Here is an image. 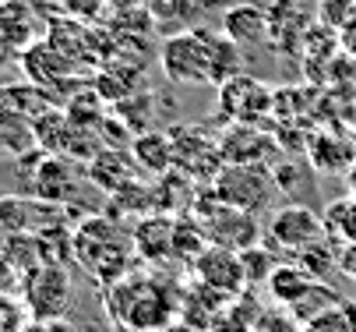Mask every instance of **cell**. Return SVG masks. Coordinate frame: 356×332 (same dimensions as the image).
I'll use <instances>...</instances> for the list:
<instances>
[{"label":"cell","mask_w":356,"mask_h":332,"mask_svg":"<svg viewBox=\"0 0 356 332\" xmlns=\"http://www.w3.org/2000/svg\"><path fill=\"white\" fill-rule=\"evenodd\" d=\"M163 71L177 85H222L240 74V46L209 29L177 32L163 42Z\"/></svg>","instance_id":"cell-1"},{"label":"cell","mask_w":356,"mask_h":332,"mask_svg":"<svg viewBox=\"0 0 356 332\" xmlns=\"http://www.w3.org/2000/svg\"><path fill=\"white\" fill-rule=\"evenodd\" d=\"M106 311L127 332H159L180 315V294L148 272H127L106 283Z\"/></svg>","instance_id":"cell-2"},{"label":"cell","mask_w":356,"mask_h":332,"mask_svg":"<svg viewBox=\"0 0 356 332\" xmlns=\"http://www.w3.org/2000/svg\"><path fill=\"white\" fill-rule=\"evenodd\" d=\"M71 251L99 283H113L127 276L131 258L138 255L134 237L124 233V226H117L110 216H88L71 237Z\"/></svg>","instance_id":"cell-3"},{"label":"cell","mask_w":356,"mask_h":332,"mask_svg":"<svg viewBox=\"0 0 356 332\" xmlns=\"http://www.w3.org/2000/svg\"><path fill=\"white\" fill-rule=\"evenodd\" d=\"M212 195L233 209L258 212L272 205L279 187H275L272 166L265 163H222V170L212 177Z\"/></svg>","instance_id":"cell-4"},{"label":"cell","mask_w":356,"mask_h":332,"mask_svg":"<svg viewBox=\"0 0 356 332\" xmlns=\"http://www.w3.org/2000/svg\"><path fill=\"white\" fill-rule=\"evenodd\" d=\"M194 219L201 223V230H205L209 244H219V248H229V251L254 248V244H258V233H261L254 212L233 209V205L219 202L216 195L209 202H197Z\"/></svg>","instance_id":"cell-5"},{"label":"cell","mask_w":356,"mask_h":332,"mask_svg":"<svg viewBox=\"0 0 356 332\" xmlns=\"http://www.w3.org/2000/svg\"><path fill=\"white\" fill-rule=\"evenodd\" d=\"M25 311L29 318H39V322H49V318H64L67 308H71V276L64 265L57 262H46L39 269H32L25 276Z\"/></svg>","instance_id":"cell-6"},{"label":"cell","mask_w":356,"mask_h":332,"mask_svg":"<svg viewBox=\"0 0 356 332\" xmlns=\"http://www.w3.org/2000/svg\"><path fill=\"white\" fill-rule=\"evenodd\" d=\"M219 113L229 124H261L275 113V92L261 85L258 78L233 74L219 85Z\"/></svg>","instance_id":"cell-7"},{"label":"cell","mask_w":356,"mask_h":332,"mask_svg":"<svg viewBox=\"0 0 356 332\" xmlns=\"http://www.w3.org/2000/svg\"><path fill=\"white\" fill-rule=\"evenodd\" d=\"M325 223H321V212L303 205V202H293L286 209H279L268 223V244L282 255H300L303 248H311L318 241H325Z\"/></svg>","instance_id":"cell-8"},{"label":"cell","mask_w":356,"mask_h":332,"mask_svg":"<svg viewBox=\"0 0 356 332\" xmlns=\"http://www.w3.org/2000/svg\"><path fill=\"white\" fill-rule=\"evenodd\" d=\"M173 166L187 180H212L222 170V152L219 138H212L201 127H173Z\"/></svg>","instance_id":"cell-9"},{"label":"cell","mask_w":356,"mask_h":332,"mask_svg":"<svg viewBox=\"0 0 356 332\" xmlns=\"http://www.w3.org/2000/svg\"><path fill=\"white\" fill-rule=\"evenodd\" d=\"M191 272L201 287H209L212 294H219L222 301L236 297L247 290V276H243V262H240V251H229V248H219V244H209L194 262H191Z\"/></svg>","instance_id":"cell-10"},{"label":"cell","mask_w":356,"mask_h":332,"mask_svg":"<svg viewBox=\"0 0 356 332\" xmlns=\"http://www.w3.org/2000/svg\"><path fill=\"white\" fill-rule=\"evenodd\" d=\"M279 149V141L265 134L258 124H229L219 134L222 163H268Z\"/></svg>","instance_id":"cell-11"},{"label":"cell","mask_w":356,"mask_h":332,"mask_svg":"<svg viewBox=\"0 0 356 332\" xmlns=\"http://www.w3.org/2000/svg\"><path fill=\"white\" fill-rule=\"evenodd\" d=\"M134 251L145 258V262H170L177 258V219H166V216H145L138 226H134Z\"/></svg>","instance_id":"cell-12"},{"label":"cell","mask_w":356,"mask_h":332,"mask_svg":"<svg viewBox=\"0 0 356 332\" xmlns=\"http://www.w3.org/2000/svg\"><path fill=\"white\" fill-rule=\"evenodd\" d=\"M356 145L349 141V134H335V131H314L311 134V145H307V159L318 173L328 177H342L346 166L353 163Z\"/></svg>","instance_id":"cell-13"},{"label":"cell","mask_w":356,"mask_h":332,"mask_svg":"<svg viewBox=\"0 0 356 332\" xmlns=\"http://www.w3.org/2000/svg\"><path fill=\"white\" fill-rule=\"evenodd\" d=\"M88 177L95 187H103L106 195H117L120 187L138 180V163L124 149H99L88 163Z\"/></svg>","instance_id":"cell-14"},{"label":"cell","mask_w":356,"mask_h":332,"mask_svg":"<svg viewBox=\"0 0 356 332\" xmlns=\"http://www.w3.org/2000/svg\"><path fill=\"white\" fill-rule=\"evenodd\" d=\"M222 29L236 46H261V42H268V8L233 4L222 18Z\"/></svg>","instance_id":"cell-15"},{"label":"cell","mask_w":356,"mask_h":332,"mask_svg":"<svg viewBox=\"0 0 356 332\" xmlns=\"http://www.w3.org/2000/svg\"><path fill=\"white\" fill-rule=\"evenodd\" d=\"M35 195L42 202H54V205H64L78 195V177H74V166L67 159H57L49 156L42 159V166L35 170Z\"/></svg>","instance_id":"cell-16"},{"label":"cell","mask_w":356,"mask_h":332,"mask_svg":"<svg viewBox=\"0 0 356 332\" xmlns=\"http://www.w3.org/2000/svg\"><path fill=\"white\" fill-rule=\"evenodd\" d=\"M131 156H134L138 170H145V173H152V177H163V173L177 170V166H173V138H170V131H166V134H163V131H141V134L134 138Z\"/></svg>","instance_id":"cell-17"},{"label":"cell","mask_w":356,"mask_h":332,"mask_svg":"<svg viewBox=\"0 0 356 332\" xmlns=\"http://www.w3.org/2000/svg\"><path fill=\"white\" fill-rule=\"evenodd\" d=\"M314 283H318V279H311L307 272H303V269L293 262V265H279V269L268 276L265 290H268V297H272L275 304L293 308L296 301H303V297L314 290Z\"/></svg>","instance_id":"cell-18"},{"label":"cell","mask_w":356,"mask_h":332,"mask_svg":"<svg viewBox=\"0 0 356 332\" xmlns=\"http://www.w3.org/2000/svg\"><path fill=\"white\" fill-rule=\"evenodd\" d=\"M321 223H325V233L342 248V244H356V195H342V198H332L325 209H321Z\"/></svg>","instance_id":"cell-19"},{"label":"cell","mask_w":356,"mask_h":332,"mask_svg":"<svg viewBox=\"0 0 356 332\" xmlns=\"http://www.w3.org/2000/svg\"><path fill=\"white\" fill-rule=\"evenodd\" d=\"M293 262L307 272L311 279H321V276H328L332 269H339L335 241H332V237H325V241H318V244H311V248H303L300 255H293Z\"/></svg>","instance_id":"cell-20"},{"label":"cell","mask_w":356,"mask_h":332,"mask_svg":"<svg viewBox=\"0 0 356 332\" xmlns=\"http://www.w3.org/2000/svg\"><path fill=\"white\" fill-rule=\"evenodd\" d=\"M240 262H243V276H247V287H265L268 283V276L279 269V262H275V255L272 251H265V248H243L240 251Z\"/></svg>","instance_id":"cell-21"},{"label":"cell","mask_w":356,"mask_h":332,"mask_svg":"<svg viewBox=\"0 0 356 332\" xmlns=\"http://www.w3.org/2000/svg\"><path fill=\"white\" fill-rule=\"evenodd\" d=\"M194 4L197 0H145V11H148V18L156 25L170 29L177 22H187L194 15Z\"/></svg>","instance_id":"cell-22"},{"label":"cell","mask_w":356,"mask_h":332,"mask_svg":"<svg viewBox=\"0 0 356 332\" xmlns=\"http://www.w3.org/2000/svg\"><path fill=\"white\" fill-rule=\"evenodd\" d=\"M353 15H356V0H321L318 4V22L335 32H342Z\"/></svg>","instance_id":"cell-23"},{"label":"cell","mask_w":356,"mask_h":332,"mask_svg":"<svg viewBox=\"0 0 356 332\" xmlns=\"http://www.w3.org/2000/svg\"><path fill=\"white\" fill-rule=\"evenodd\" d=\"M29 322L25 301H15L8 290H0V332H22Z\"/></svg>","instance_id":"cell-24"},{"label":"cell","mask_w":356,"mask_h":332,"mask_svg":"<svg viewBox=\"0 0 356 332\" xmlns=\"http://www.w3.org/2000/svg\"><path fill=\"white\" fill-rule=\"evenodd\" d=\"M106 4H110V0H60L64 15H71V18L81 22V25L99 22V18L106 15Z\"/></svg>","instance_id":"cell-25"},{"label":"cell","mask_w":356,"mask_h":332,"mask_svg":"<svg viewBox=\"0 0 356 332\" xmlns=\"http://www.w3.org/2000/svg\"><path fill=\"white\" fill-rule=\"evenodd\" d=\"M22 332H74L64 318H49V322H39V318H29Z\"/></svg>","instance_id":"cell-26"},{"label":"cell","mask_w":356,"mask_h":332,"mask_svg":"<svg viewBox=\"0 0 356 332\" xmlns=\"http://www.w3.org/2000/svg\"><path fill=\"white\" fill-rule=\"evenodd\" d=\"M339 272L356 283V244H342L339 248Z\"/></svg>","instance_id":"cell-27"},{"label":"cell","mask_w":356,"mask_h":332,"mask_svg":"<svg viewBox=\"0 0 356 332\" xmlns=\"http://www.w3.org/2000/svg\"><path fill=\"white\" fill-rule=\"evenodd\" d=\"M342 46L349 50V57H356V15L349 18V25L342 29Z\"/></svg>","instance_id":"cell-28"},{"label":"cell","mask_w":356,"mask_h":332,"mask_svg":"<svg viewBox=\"0 0 356 332\" xmlns=\"http://www.w3.org/2000/svg\"><path fill=\"white\" fill-rule=\"evenodd\" d=\"M342 180H346V187H349V195H356V156H353V163L346 166Z\"/></svg>","instance_id":"cell-29"},{"label":"cell","mask_w":356,"mask_h":332,"mask_svg":"<svg viewBox=\"0 0 356 332\" xmlns=\"http://www.w3.org/2000/svg\"><path fill=\"white\" fill-rule=\"evenodd\" d=\"M346 134H349V141L356 145V110H353V117H349V127H346Z\"/></svg>","instance_id":"cell-30"},{"label":"cell","mask_w":356,"mask_h":332,"mask_svg":"<svg viewBox=\"0 0 356 332\" xmlns=\"http://www.w3.org/2000/svg\"><path fill=\"white\" fill-rule=\"evenodd\" d=\"M163 332H197V329H194V325H187V322H184V325H166V329H163Z\"/></svg>","instance_id":"cell-31"}]
</instances>
